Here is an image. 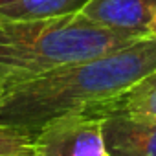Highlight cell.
<instances>
[{"label":"cell","instance_id":"1","mask_svg":"<svg viewBox=\"0 0 156 156\" xmlns=\"http://www.w3.org/2000/svg\"><path fill=\"white\" fill-rule=\"evenodd\" d=\"M154 70L156 37H141L4 90L0 121L35 138L48 123L61 118L103 116L121 94Z\"/></svg>","mask_w":156,"mask_h":156},{"label":"cell","instance_id":"2","mask_svg":"<svg viewBox=\"0 0 156 156\" xmlns=\"http://www.w3.org/2000/svg\"><path fill=\"white\" fill-rule=\"evenodd\" d=\"M132 41L138 39L103 28L81 13L0 22V85L8 90Z\"/></svg>","mask_w":156,"mask_h":156},{"label":"cell","instance_id":"3","mask_svg":"<svg viewBox=\"0 0 156 156\" xmlns=\"http://www.w3.org/2000/svg\"><path fill=\"white\" fill-rule=\"evenodd\" d=\"M33 156H108L103 118L77 114L48 123L33 138Z\"/></svg>","mask_w":156,"mask_h":156},{"label":"cell","instance_id":"4","mask_svg":"<svg viewBox=\"0 0 156 156\" xmlns=\"http://www.w3.org/2000/svg\"><path fill=\"white\" fill-rule=\"evenodd\" d=\"M79 13L103 28L141 39L149 37L156 0H88Z\"/></svg>","mask_w":156,"mask_h":156},{"label":"cell","instance_id":"5","mask_svg":"<svg viewBox=\"0 0 156 156\" xmlns=\"http://www.w3.org/2000/svg\"><path fill=\"white\" fill-rule=\"evenodd\" d=\"M101 118L108 156H156V121L114 110Z\"/></svg>","mask_w":156,"mask_h":156},{"label":"cell","instance_id":"6","mask_svg":"<svg viewBox=\"0 0 156 156\" xmlns=\"http://www.w3.org/2000/svg\"><path fill=\"white\" fill-rule=\"evenodd\" d=\"M88 0H0V22L53 19L79 13Z\"/></svg>","mask_w":156,"mask_h":156},{"label":"cell","instance_id":"7","mask_svg":"<svg viewBox=\"0 0 156 156\" xmlns=\"http://www.w3.org/2000/svg\"><path fill=\"white\" fill-rule=\"evenodd\" d=\"M112 110L132 118L156 121V70L141 77L125 94H121L107 112Z\"/></svg>","mask_w":156,"mask_h":156},{"label":"cell","instance_id":"8","mask_svg":"<svg viewBox=\"0 0 156 156\" xmlns=\"http://www.w3.org/2000/svg\"><path fill=\"white\" fill-rule=\"evenodd\" d=\"M0 156H33V136L0 121Z\"/></svg>","mask_w":156,"mask_h":156},{"label":"cell","instance_id":"9","mask_svg":"<svg viewBox=\"0 0 156 156\" xmlns=\"http://www.w3.org/2000/svg\"><path fill=\"white\" fill-rule=\"evenodd\" d=\"M149 37H156V17L152 19V22L149 26Z\"/></svg>","mask_w":156,"mask_h":156},{"label":"cell","instance_id":"10","mask_svg":"<svg viewBox=\"0 0 156 156\" xmlns=\"http://www.w3.org/2000/svg\"><path fill=\"white\" fill-rule=\"evenodd\" d=\"M4 90H6V88H4L2 85H0V98H2V94H4Z\"/></svg>","mask_w":156,"mask_h":156}]
</instances>
